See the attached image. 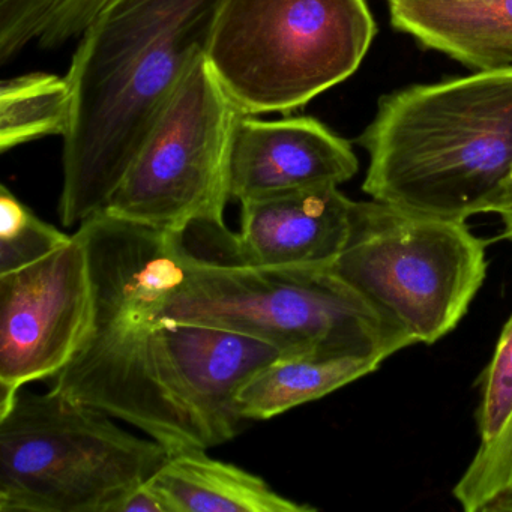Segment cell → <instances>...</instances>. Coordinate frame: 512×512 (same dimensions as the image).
Masks as SVG:
<instances>
[{
    "mask_svg": "<svg viewBox=\"0 0 512 512\" xmlns=\"http://www.w3.org/2000/svg\"><path fill=\"white\" fill-rule=\"evenodd\" d=\"M170 385L206 449L238 434V397L283 353L259 338L197 323L161 320Z\"/></svg>",
    "mask_w": 512,
    "mask_h": 512,
    "instance_id": "obj_10",
    "label": "cell"
},
{
    "mask_svg": "<svg viewBox=\"0 0 512 512\" xmlns=\"http://www.w3.org/2000/svg\"><path fill=\"white\" fill-rule=\"evenodd\" d=\"M151 479L173 512L316 511L281 496L260 476L209 457L206 449L172 452Z\"/></svg>",
    "mask_w": 512,
    "mask_h": 512,
    "instance_id": "obj_14",
    "label": "cell"
},
{
    "mask_svg": "<svg viewBox=\"0 0 512 512\" xmlns=\"http://www.w3.org/2000/svg\"><path fill=\"white\" fill-rule=\"evenodd\" d=\"M161 317L259 338L283 356L385 361L412 341L326 268H262L194 256Z\"/></svg>",
    "mask_w": 512,
    "mask_h": 512,
    "instance_id": "obj_4",
    "label": "cell"
},
{
    "mask_svg": "<svg viewBox=\"0 0 512 512\" xmlns=\"http://www.w3.org/2000/svg\"><path fill=\"white\" fill-rule=\"evenodd\" d=\"M395 31L473 71L512 68V0H388Z\"/></svg>",
    "mask_w": 512,
    "mask_h": 512,
    "instance_id": "obj_13",
    "label": "cell"
},
{
    "mask_svg": "<svg viewBox=\"0 0 512 512\" xmlns=\"http://www.w3.org/2000/svg\"><path fill=\"white\" fill-rule=\"evenodd\" d=\"M358 169L352 143L310 116L262 121L239 113L233 125L230 200L244 203L305 188L340 187Z\"/></svg>",
    "mask_w": 512,
    "mask_h": 512,
    "instance_id": "obj_11",
    "label": "cell"
},
{
    "mask_svg": "<svg viewBox=\"0 0 512 512\" xmlns=\"http://www.w3.org/2000/svg\"><path fill=\"white\" fill-rule=\"evenodd\" d=\"M500 218H502L503 230L497 239H500V241H508L512 244V203L511 206H509L508 211H506L505 214L500 215ZM497 239H494V241H497Z\"/></svg>",
    "mask_w": 512,
    "mask_h": 512,
    "instance_id": "obj_22",
    "label": "cell"
},
{
    "mask_svg": "<svg viewBox=\"0 0 512 512\" xmlns=\"http://www.w3.org/2000/svg\"><path fill=\"white\" fill-rule=\"evenodd\" d=\"M73 118V88L67 76L31 73L0 85V151L44 137L61 136Z\"/></svg>",
    "mask_w": 512,
    "mask_h": 512,
    "instance_id": "obj_16",
    "label": "cell"
},
{
    "mask_svg": "<svg viewBox=\"0 0 512 512\" xmlns=\"http://www.w3.org/2000/svg\"><path fill=\"white\" fill-rule=\"evenodd\" d=\"M239 110L197 56L167 97L103 211L167 232L227 238L229 154Z\"/></svg>",
    "mask_w": 512,
    "mask_h": 512,
    "instance_id": "obj_8",
    "label": "cell"
},
{
    "mask_svg": "<svg viewBox=\"0 0 512 512\" xmlns=\"http://www.w3.org/2000/svg\"><path fill=\"white\" fill-rule=\"evenodd\" d=\"M380 364L379 359L353 356H281L242 389L239 413L251 421H268L332 394L373 373Z\"/></svg>",
    "mask_w": 512,
    "mask_h": 512,
    "instance_id": "obj_15",
    "label": "cell"
},
{
    "mask_svg": "<svg viewBox=\"0 0 512 512\" xmlns=\"http://www.w3.org/2000/svg\"><path fill=\"white\" fill-rule=\"evenodd\" d=\"M355 202L338 187L305 188L241 203L229 262L326 268L346 245Z\"/></svg>",
    "mask_w": 512,
    "mask_h": 512,
    "instance_id": "obj_12",
    "label": "cell"
},
{
    "mask_svg": "<svg viewBox=\"0 0 512 512\" xmlns=\"http://www.w3.org/2000/svg\"><path fill=\"white\" fill-rule=\"evenodd\" d=\"M358 143L371 199L448 220L500 217L512 203V68L383 95Z\"/></svg>",
    "mask_w": 512,
    "mask_h": 512,
    "instance_id": "obj_3",
    "label": "cell"
},
{
    "mask_svg": "<svg viewBox=\"0 0 512 512\" xmlns=\"http://www.w3.org/2000/svg\"><path fill=\"white\" fill-rule=\"evenodd\" d=\"M221 0H110L83 32L67 77L59 218L65 227L106 208L149 127L197 56Z\"/></svg>",
    "mask_w": 512,
    "mask_h": 512,
    "instance_id": "obj_1",
    "label": "cell"
},
{
    "mask_svg": "<svg viewBox=\"0 0 512 512\" xmlns=\"http://www.w3.org/2000/svg\"><path fill=\"white\" fill-rule=\"evenodd\" d=\"M466 512H512V416L490 443H481L452 490Z\"/></svg>",
    "mask_w": 512,
    "mask_h": 512,
    "instance_id": "obj_17",
    "label": "cell"
},
{
    "mask_svg": "<svg viewBox=\"0 0 512 512\" xmlns=\"http://www.w3.org/2000/svg\"><path fill=\"white\" fill-rule=\"evenodd\" d=\"M172 452L56 389L0 413V511L107 512Z\"/></svg>",
    "mask_w": 512,
    "mask_h": 512,
    "instance_id": "obj_6",
    "label": "cell"
},
{
    "mask_svg": "<svg viewBox=\"0 0 512 512\" xmlns=\"http://www.w3.org/2000/svg\"><path fill=\"white\" fill-rule=\"evenodd\" d=\"M23 13L61 41L82 37L110 0H16Z\"/></svg>",
    "mask_w": 512,
    "mask_h": 512,
    "instance_id": "obj_20",
    "label": "cell"
},
{
    "mask_svg": "<svg viewBox=\"0 0 512 512\" xmlns=\"http://www.w3.org/2000/svg\"><path fill=\"white\" fill-rule=\"evenodd\" d=\"M94 311L79 233L34 265L0 275V413L23 386L53 379L79 349Z\"/></svg>",
    "mask_w": 512,
    "mask_h": 512,
    "instance_id": "obj_9",
    "label": "cell"
},
{
    "mask_svg": "<svg viewBox=\"0 0 512 512\" xmlns=\"http://www.w3.org/2000/svg\"><path fill=\"white\" fill-rule=\"evenodd\" d=\"M77 233L88 253L94 311L52 388L139 428L170 452L206 449L173 394L161 328L164 304L194 259L185 235L106 211Z\"/></svg>",
    "mask_w": 512,
    "mask_h": 512,
    "instance_id": "obj_2",
    "label": "cell"
},
{
    "mask_svg": "<svg viewBox=\"0 0 512 512\" xmlns=\"http://www.w3.org/2000/svg\"><path fill=\"white\" fill-rule=\"evenodd\" d=\"M73 235L41 220L5 185L0 188V275L40 262Z\"/></svg>",
    "mask_w": 512,
    "mask_h": 512,
    "instance_id": "obj_18",
    "label": "cell"
},
{
    "mask_svg": "<svg viewBox=\"0 0 512 512\" xmlns=\"http://www.w3.org/2000/svg\"><path fill=\"white\" fill-rule=\"evenodd\" d=\"M481 386L476 424L481 443H490L512 416V317L503 326Z\"/></svg>",
    "mask_w": 512,
    "mask_h": 512,
    "instance_id": "obj_19",
    "label": "cell"
},
{
    "mask_svg": "<svg viewBox=\"0 0 512 512\" xmlns=\"http://www.w3.org/2000/svg\"><path fill=\"white\" fill-rule=\"evenodd\" d=\"M107 512H173L169 500L149 481L131 488L112 503Z\"/></svg>",
    "mask_w": 512,
    "mask_h": 512,
    "instance_id": "obj_21",
    "label": "cell"
},
{
    "mask_svg": "<svg viewBox=\"0 0 512 512\" xmlns=\"http://www.w3.org/2000/svg\"><path fill=\"white\" fill-rule=\"evenodd\" d=\"M376 34L367 0H221L205 56L242 115H289L353 76Z\"/></svg>",
    "mask_w": 512,
    "mask_h": 512,
    "instance_id": "obj_5",
    "label": "cell"
},
{
    "mask_svg": "<svg viewBox=\"0 0 512 512\" xmlns=\"http://www.w3.org/2000/svg\"><path fill=\"white\" fill-rule=\"evenodd\" d=\"M466 221L355 202L332 274L413 344H433L466 316L487 277V245Z\"/></svg>",
    "mask_w": 512,
    "mask_h": 512,
    "instance_id": "obj_7",
    "label": "cell"
}]
</instances>
